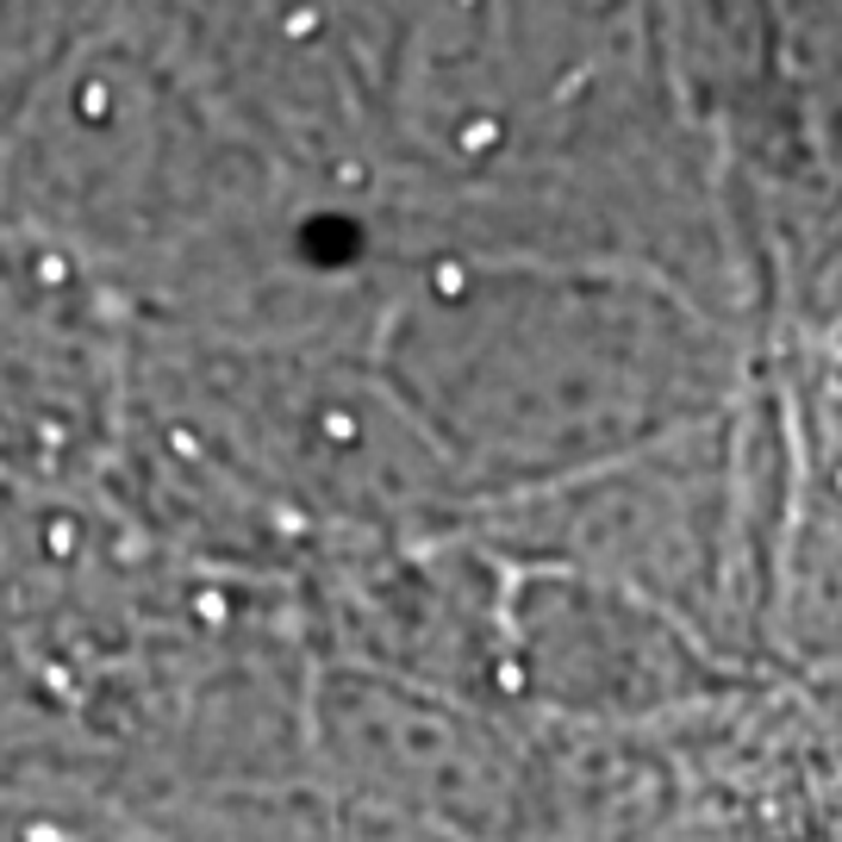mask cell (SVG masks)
Returning <instances> with one entry per match:
<instances>
[{
	"label": "cell",
	"mask_w": 842,
	"mask_h": 842,
	"mask_svg": "<svg viewBox=\"0 0 842 842\" xmlns=\"http://www.w3.org/2000/svg\"><path fill=\"white\" fill-rule=\"evenodd\" d=\"M468 512L581 481L743 394L736 337L618 262L444 256L394 281L368 344Z\"/></svg>",
	"instance_id": "obj_1"
},
{
	"label": "cell",
	"mask_w": 842,
	"mask_h": 842,
	"mask_svg": "<svg viewBox=\"0 0 842 842\" xmlns=\"http://www.w3.org/2000/svg\"><path fill=\"white\" fill-rule=\"evenodd\" d=\"M306 774L444 842H537V724L318 662Z\"/></svg>",
	"instance_id": "obj_2"
},
{
	"label": "cell",
	"mask_w": 842,
	"mask_h": 842,
	"mask_svg": "<svg viewBox=\"0 0 842 842\" xmlns=\"http://www.w3.org/2000/svg\"><path fill=\"white\" fill-rule=\"evenodd\" d=\"M755 681L618 587L506 562L499 693L512 717L593 736H674Z\"/></svg>",
	"instance_id": "obj_3"
},
{
	"label": "cell",
	"mask_w": 842,
	"mask_h": 842,
	"mask_svg": "<svg viewBox=\"0 0 842 842\" xmlns=\"http://www.w3.org/2000/svg\"><path fill=\"white\" fill-rule=\"evenodd\" d=\"M143 842H444L399 824L387 811L331 793L313 774L250 780V786H207L176 793L138 811Z\"/></svg>",
	"instance_id": "obj_4"
}]
</instances>
